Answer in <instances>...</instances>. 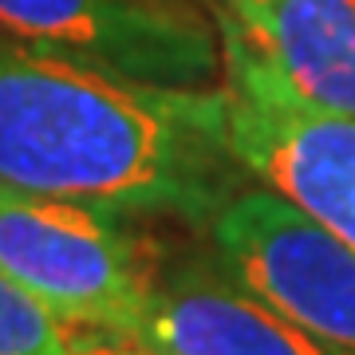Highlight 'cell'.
I'll return each mask as SVG.
<instances>
[{"label": "cell", "instance_id": "cell-1", "mask_svg": "<svg viewBox=\"0 0 355 355\" xmlns=\"http://www.w3.org/2000/svg\"><path fill=\"white\" fill-rule=\"evenodd\" d=\"M0 182L209 229L245 174L217 87H154L0 36Z\"/></svg>", "mask_w": 355, "mask_h": 355}, {"label": "cell", "instance_id": "cell-2", "mask_svg": "<svg viewBox=\"0 0 355 355\" xmlns=\"http://www.w3.org/2000/svg\"><path fill=\"white\" fill-rule=\"evenodd\" d=\"M0 272L64 324L127 336L150 280L123 214L0 182Z\"/></svg>", "mask_w": 355, "mask_h": 355}, {"label": "cell", "instance_id": "cell-3", "mask_svg": "<svg viewBox=\"0 0 355 355\" xmlns=\"http://www.w3.org/2000/svg\"><path fill=\"white\" fill-rule=\"evenodd\" d=\"M217 36L225 130L237 166L249 182L284 193L355 249V114L296 99L237 36L221 28Z\"/></svg>", "mask_w": 355, "mask_h": 355}, {"label": "cell", "instance_id": "cell-4", "mask_svg": "<svg viewBox=\"0 0 355 355\" xmlns=\"http://www.w3.org/2000/svg\"><path fill=\"white\" fill-rule=\"evenodd\" d=\"M214 261L261 304L355 355V249L261 182L209 221Z\"/></svg>", "mask_w": 355, "mask_h": 355}, {"label": "cell", "instance_id": "cell-5", "mask_svg": "<svg viewBox=\"0 0 355 355\" xmlns=\"http://www.w3.org/2000/svg\"><path fill=\"white\" fill-rule=\"evenodd\" d=\"M0 36L154 87H217L221 36L178 0H0Z\"/></svg>", "mask_w": 355, "mask_h": 355}, {"label": "cell", "instance_id": "cell-6", "mask_svg": "<svg viewBox=\"0 0 355 355\" xmlns=\"http://www.w3.org/2000/svg\"><path fill=\"white\" fill-rule=\"evenodd\" d=\"M123 343L162 355H347L245 292L217 261H182L150 280Z\"/></svg>", "mask_w": 355, "mask_h": 355}, {"label": "cell", "instance_id": "cell-7", "mask_svg": "<svg viewBox=\"0 0 355 355\" xmlns=\"http://www.w3.org/2000/svg\"><path fill=\"white\" fill-rule=\"evenodd\" d=\"M214 24L296 99L355 114V0H214Z\"/></svg>", "mask_w": 355, "mask_h": 355}, {"label": "cell", "instance_id": "cell-8", "mask_svg": "<svg viewBox=\"0 0 355 355\" xmlns=\"http://www.w3.org/2000/svg\"><path fill=\"white\" fill-rule=\"evenodd\" d=\"M0 355H76L64 320L0 272Z\"/></svg>", "mask_w": 355, "mask_h": 355}, {"label": "cell", "instance_id": "cell-9", "mask_svg": "<svg viewBox=\"0 0 355 355\" xmlns=\"http://www.w3.org/2000/svg\"><path fill=\"white\" fill-rule=\"evenodd\" d=\"M76 355H162V352H150V347H139V343H127V347H107V352H76Z\"/></svg>", "mask_w": 355, "mask_h": 355}]
</instances>
